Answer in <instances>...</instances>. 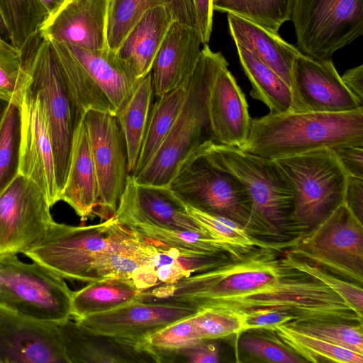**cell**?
Listing matches in <instances>:
<instances>
[{
    "instance_id": "52",
    "label": "cell",
    "mask_w": 363,
    "mask_h": 363,
    "mask_svg": "<svg viewBox=\"0 0 363 363\" xmlns=\"http://www.w3.org/2000/svg\"><path fill=\"white\" fill-rule=\"evenodd\" d=\"M9 104V102L0 99V122L4 115V113Z\"/></svg>"
},
{
    "instance_id": "34",
    "label": "cell",
    "mask_w": 363,
    "mask_h": 363,
    "mask_svg": "<svg viewBox=\"0 0 363 363\" xmlns=\"http://www.w3.org/2000/svg\"><path fill=\"white\" fill-rule=\"evenodd\" d=\"M276 340L304 361L362 363L363 354L303 333L287 324L274 327Z\"/></svg>"
},
{
    "instance_id": "12",
    "label": "cell",
    "mask_w": 363,
    "mask_h": 363,
    "mask_svg": "<svg viewBox=\"0 0 363 363\" xmlns=\"http://www.w3.org/2000/svg\"><path fill=\"white\" fill-rule=\"evenodd\" d=\"M337 277L362 286L363 225L344 203L287 250Z\"/></svg>"
},
{
    "instance_id": "7",
    "label": "cell",
    "mask_w": 363,
    "mask_h": 363,
    "mask_svg": "<svg viewBox=\"0 0 363 363\" xmlns=\"http://www.w3.org/2000/svg\"><path fill=\"white\" fill-rule=\"evenodd\" d=\"M21 49L29 74L27 87L39 95L47 114L60 196L68 174L74 132L83 118L71 98L50 42L38 32Z\"/></svg>"
},
{
    "instance_id": "13",
    "label": "cell",
    "mask_w": 363,
    "mask_h": 363,
    "mask_svg": "<svg viewBox=\"0 0 363 363\" xmlns=\"http://www.w3.org/2000/svg\"><path fill=\"white\" fill-rule=\"evenodd\" d=\"M298 49L315 59H330L363 34V0H294Z\"/></svg>"
},
{
    "instance_id": "16",
    "label": "cell",
    "mask_w": 363,
    "mask_h": 363,
    "mask_svg": "<svg viewBox=\"0 0 363 363\" xmlns=\"http://www.w3.org/2000/svg\"><path fill=\"white\" fill-rule=\"evenodd\" d=\"M18 174L40 189L51 207L59 201L53 147L47 114L38 94L26 86L19 104Z\"/></svg>"
},
{
    "instance_id": "48",
    "label": "cell",
    "mask_w": 363,
    "mask_h": 363,
    "mask_svg": "<svg viewBox=\"0 0 363 363\" xmlns=\"http://www.w3.org/2000/svg\"><path fill=\"white\" fill-rule=\"evenodd\" d=\"M197 20V28L200 32L203 45L208 44L213 26V0H193Z\"/></svg>"
},
{
    "instance_id": "27",
    "label": "cell",
    "mask_w": 363,
    "mask_h": 363,
    "mask_svg": "<svg viewBox=\"0 0 363 363\" xmlns=\"http://www.w3.org/2000/svg\"><path fill=\"white\" fill-rule=\"evenodd\" d=\"M227 20L235 43L250 51L291 88L294 65L301 51L281 38L278 32L230 13H227Z\"/></svg>"
},
{
    "instance_id": "19",
    "label": "cell",
    "mask_w": 363,
    "mask_h": 363,
    "mask_svg": "<svg viewBox=\"0 0 363 363\" xmlns=\"http://www.w3.org/2000/svg\"><path fill=\"white\" fill-rule=\"evenodd\" d=\"M68 363L57 324L0 306V363Z\"/></svg>"
},
{
    "instance_id": "4",
    "label": "cell",
    "mask_w": 363,
    "mask_h": 363,
    "mask_svg": "<svg viewBox=\"0 0 363 363\" xmlns=\"http://www.w3.org/2000/svg\"><path fill=\"white\" fill-rule=\"evenodd\" d=\"M289 268L282 277L257 289L204 301L196 308H218L234 313L269 308L292 314L295 322L342 321L362 324L363 313L328 286L306 274Z\"/></svg>"
},
{
    "instance_id": "24",
    "label": "cell",
    "mask_w": 363,
    "mask_h": 363,
    "mask_svg": "<svg viewBox=\"0 0 363 363\" xmlns=\"http://www.w3.org/2000/svg\"><path fill=\"white\" fill-rule=\"evenodd\" d=\"M201 45L196 27L172 22L151 69L156 97L186 86L199 62Z\"/></svg>"
},
{
    "instance_id": "26",
    "label": "cell",
    "mask_w": 363,
    "mask_h": 363,
    "mask_svg": "<svg viewBox=\"0 0 363 363\" xmlns=\"http://www.w3.org/2000/svg\"><path fill=\"white\" fill-rule=\"evenodd\" d=\"M59 201L67 203L83 221L99 216L98 182L83 118L74 132L68 174Z\"/></svg>"
},
{
    "instance_id": "21",
    "label": "cell",
    "mask_w": 363,
    "mask_h": 363,
    "mask_svg": "<svg viewBox=\"0 0 363 363\" xmlns=\"http://www.w3.org/2000/svg\"><path fill=\"white\" fill-rule=\"evenodd\" d=\"M135 233V250L139 269L132 281L144 291L174 284L191 274L214 267L227 259L223 254L183 252Z\"/></svg>"
},
{
    "instance_id": "30",
    "label": "cell",
    "mask_w": 363,
    "mask_h": 363,
    "mask_svg": "<svg viewBox=\"0 0 363 363\" xmlns=\"http://www.w3.org/2000/svg\"><path fill=\"white\" fill-rule=\"evenodd\" d=\"M145 298V291L131 281H91L81 289L72 291L71 315L74 320H79Z\"/></svg>"
},
{
    "instance_id": "47",
    "label": "cell",
    "mask_w": 363,
    "mask_h": 363,
    "mask_svg": "<svg viewBox=\"0 0 363 363\" xmlns=\"http://www.w3.org/2000/svg\"><path fill=\"white\" fill-rule=\"evenodd\" d=\"M343 203L362 222L363 178L347 175Z\"/></svg>"
},
{
    "instance_id": "8",
    "label": "cell",
    "mask_w": 363,
    "mask_h": 363,
    "mask_svg": "<svg viewBox=\"0 0 363 363\" xmlns=\"http://www.w3.org/2000/svg\"><path fill=\"white\" fill-rule=\"evenodd\" d=\"M274 160L295 194L291 229L313 228L343 203L347 174L331 149L320 148Z\"/></svg>"
},
{
    "instance_id": "9",
    "label": "cell",
    "mask_w": 363,
    "mask_h": 363,
    "mask_svg": "<svg viewBox=\"0 0 363 363\" xmlns=\"http://www.w3.org/2000/svg\"><path fill=\"white\" fill-rule=\"evenodd\" d=\"M121 223L114 217L102 223L73 226L56 223L25 256L71 281H98V271Z\"/></svg>"
},
{
    "instance_id": "14",
    "label": "cell",
    "mask_w": 363,
    "mask_h": 363,
    "mask_svg": "<svg viewBox=\"0 0 363 363\" xmlns=\"http://www.w3.org/2000/svg\"><path fill=\"white\" fill-rule=\"evenodd\" d=\"M40 189L21 174L0 194V255L24 253L48 231L54 220Z\"/></svg>"
},
{
    "instance_id": "32",
    "label": "cell",
    "mask_w": 363,
    "mask_h": 363,
    "mask_svg": "<svg viewBox=\"0 0 363 363\" xmlns=\"http://www.w3.org/2000/svg\"><path fill=\"white\" fill-rule=\"evenodd\" d=\"M235 46L241 66L252 84L251 96L267 105L269 113L291 111L290 86L250 51L240 45L235 44Z\"/></svg>"
},
{
    "instance_id": "33",
    "label": "cell",
    "mask_w": 363,
    "mask_h": 363,
    "mask_svg": "<svg viewBox=\"0 0 363 363\" xmlns=\"http://www.w3.org/2000/svg\"><path fill=\"white\" fill-rule=\"evenodd\" d=\"M186 87H179L152 104L142 147L133 173L138 174L152 160L164 143L184 101Z\"/></svg>"
},
{
    "instance_id": "40",
    "label": "cell",
    "mask_w": 363,
    "mask_h": 363,
    "mask_svg": "<svg viewBox=\"0 0 363 363\" xmlns=\"http://www.w3.org/2000/svg\"><path fill=\"white\" fill-rule=\"evenodd\" d=\"M289 326L335 345L363 354L362 324L342 321L291 322Z\"/></svg>"
},
{
    "instance_id": "42",
    "label": "cell",
    "mask_w": 363,
    "mask_h": 363,
    "mask_svg": "<svg viewBox=\"0 0 363 363\" xmlns=\"http://www.w3.org/2000/svg\"><path fill=\"white\" fill-rule=\"evenodd\" d=\"M191 318L203 340L223 338L242 333L240 317L221 309L200 308Z\"/></svg>"
},
{
    "instance_id": "22",
    "label": "cell",
    "mask_w": 363,
    "mask_h": 363,
    "mask_svg": "<svg viewBox=\"0 0 363 363\" xmlns=\"http://www.w3.org/2000/svg\"><path fill=\"white\" fill-rule=\"evenodd\" d=\"M57 328L68 363H160L145 343L94 333L70 319Z\"/></svg>"
},
{
    "instance_id": "51",
    "label": "cell",
    "mask_w": 363,
    "mask_h": 363,
    "mask_svg": "<svg viewBox=\"0 0 363 363\" xmlns=\"http://www.w3.org/2000/svg\"><path fill=\"white\" fill-rule=\"evenodd\" d=\"M46 9L49 18L52 16L68 0H40Z\"/></svg>"
},
{
    "instance_id": "28",
    "label": "cell",
    "mask_w": 363,
    "mask_h": 363,
    "mask_svg": "<svg viewBox=\"0 0 363 363\" xmlns=\"http://www.w3.org/2000/svg\"><path fill=\"white\" fill-rule=\"evenodd\" d=\"M174 18L163 6L146 11L128 33L118 55L141 79L151 72L156 55Z\"/></svg>"
},
{
    "instance_id": "5",
    "label": "cell",
    "mask_w": 363,
    "mask_h": 363,
    "mask_svg": "<svg viewBox=\"0 0 363 363\" xmlns=\"http://www.w3.org/2000/svg\"><path fill=\"white\" fill-rule=\"evenodd\" d=\"M204 150L213 163L234 175L246 189L256 234L279 237L291 229L295 194L274 160L215 145L211 140L204 143Z\"/></svg>"
},
{
    "instance_id": "18",
    "label": "cell",
    "mask_w": 363,
    "mask_h": 363,
    "mask_svg": "<svg viewBox=\"0 0 363 363\" xmlns=\"http://www.w3.org/2000/svg\"><path fill=\"white\" fill-rule=\"evenodd\" d=\"M291 90L294 112L340 113L363 108L345 86L331 58L301 53L294 65Z\"/></svg>"
},
{
    "instance_id": "15",
    "label": "cell",
    "mask_w": 363,
    "mask_h": 363,
    "mask_svg": "<svg viewBox=\"0 0 363 363\" xmlns=\"http://www.w3.org/2000/svg\"><path fill=\"white\" fill-rule=\"evenodd\" d=\"M95 167L99 216H114L130 175L124 136L116 116L90 110L83 116Z\"/></svg>"
},
{
    "instance_id": "41",
    "label": "cell",
    "mask_w": 363,
    "mask_h": 363,
    "mask_svg": "<svg viewBox=\"0 0 363 363\" xmlns=\"http://www.w3.org/2000/svg\"><path fill=\"white\" fill-rule=\"evenodd\" d=\"M281 256V262L287 267L306 274L320 281L345 301L363 313V290L362 286L337 277L322 267L286 250Z\"/></svg>"
},
{
    "instance_id": "1",
    "label": "cell",
    "mask_w": 363,
    "mask_h": 363,
    "mask_svg": "<svg viewBox=\"0 0 363 363\" xmlns=\"http://www.w3.org/2000/svg\"><path fill=\"white\" fill-rule=\"evenodd\" d=\"M348 144H363V108L340 113H269L252 119L241 150L276 160Z\"/></svg>"
},
{
    "instance_id": "37",
    "label": "cell",
    "mask_w": 363,
    "mask_h": 363,
    "mask_svg": "<svg viewBox=\"0 0 363 363\" xmlns=\"http://www.w3.org/2000/svg\"><path fill=\"white\" fill-rule=\"evenodd\" d=\"M186 208L204 234L240 252L246 253L257 247L284 248L285 246L259 240L229 218L211 215L188 206Z\"/></svg>"
},
{
    "instance_id": "20",
    "label": "cell",
    "mask_w": 363,
    "mask_h": 363,
    "mask_svg": "<svg viewBox=\"0 0 363 363\" xmlns=\"http://www.w3.org/2000/svg\"><path fill=\"white\" fill-rule=\"evenodd\" d=\"M114 217L126 226L146 223L203 233L189 213L186 206L169 186L140 184L130 175Z\"/></svg>"
},
{
    "instance_id": "31",
    "label": "cell",
    "mask_w": 363,
    "mask_h": 363,
    "mask_svg": "<svg viewBox=\"0 0 363 363\" xmlns=\"http://www.w3.org/2000/svg\"><path fill=\"white\" fill-rule=\"evenodd\" d=\"M154 94L151 72L143 78L133 95L116 115L128 153V167L131 175L142 147Z\"/></svg>"
},
{
    "instance_id": "45",
    "label": "cell",
    "mask_w": 363,
    "mask_h": 363,
    "mask_svg": "<svg viewBox=\"0 0 363 363\" xmlns=\"http://www.w3.org/2000/svg\"><path fill=\"white\" fill-rule=\"evenodd\" d=\"M235 314L240 318L242 332L261 329L272 330L277 325L296 321L295 317L288 312L269 308L248 310Z\"/></svg>"
},
{
    "instance_id": "50",
    "label": "cell",
    "mask_w": 363,
    "mask_h": 363,
    "mask_svg": "<svg viewBox=\"0 0 363 363\" xmlns=\"http://www.w3.org/2000/svg\"><path fill=\"white\" fill-rule=\"evenodd\" d=\"M0 37L12 43V33L11 28L0 0Z\"/></svg>"
},
{
    "instance_id": "35",
    "label": "cell",
    "mask_w": 363,
    "mask_h": 363,
    "mask_svg": "<svg viewBox=\"0 0 363 363\" xmlns=\"http://www.w3.org/2000/svg\"><path fill=\"white\" fill-rule=\"evenodd\" d=\"M127 227L145 238L183 252L209 255L226 252L233 257H239L245 254L200 232L162 228L146 223H135Z\"/></svg>"
},
{
    "instance_id": "46",
    "label": "cell",
    "mask_w": 363,
    "mask_h": 363,
    "mask_svg": "<svg viewBox=\"0 0 363 363\" xmlns=\"http://www.w3.org/2000/svg\"><path fill=\"white\" fill-rule=\"evenodd\" d=\"M347 175L363 178V144H348L331 149Z\"/></svg>"
},
{
    "instance_id": "23",
    "label": "cell",
    "mask_w": 363,
    "mask_h": 363,
    "mask_svg": "<svg viewBox=\"0 0 363 363\" xmlns=\"http://www.w3.org/2000/svg\"><path fill=\"white\" fill-rule=\"evenodd\" d=\"M109 0H68L39 30L48 40L89 50L107 45Z\"/></svg>"
},
{
    "instance_id": "29",
    "label": "cell",
    "mask_w": 363,
    "mask_h": 363,
    "mask_svg": "<svg viewBox=\"0 0 363 363\" xmlns=\"http://www.w3.org/2000/svg\"><path fill=\"white\" fill-rule=\"evenodd\" d=\"M158 6L166 7L176 21L197 28L193 0H109L108 48L117 51L144 13Z\"/></svg>"
},
{
    "instance_id": "11",
    "label": "cell",
    "mask_w": 363,
    "mask_h": 363,
    "mask_svg": "<svg viewBox=\"0 0 363 363\" xmlns=\"http://www.w3.org/2000/svg\"><path fill=\"white\" fill-rule=\"evenodd\" d=\"M71 291L65 279L16 254L0 255V306L25 317L59 324L72 317Z\"/></svg>"
},
{
    "instance_id": "17",
    "label": "cell",
    "mask_w": 363,
    "mask_h": 363,
    "mask_svg": "<svg viewBox=\"0 0 363 363\" xmlns=\"http://www.w3.org/2000/svg\"><path fill=\"white\" fill-rule=\"evenodd\" d=\"M199 309L172 300H140L113 310L75 320L87 330L139 343Z\"/></svg>"
},
{
    "instance_id": "38",
    "label": "cell",
    "mask_w": 363,
    "mask_h": 363,
    "mask_svg": "<svg viewBox=\"0 0 363 363\" xmlns=\"http://www.w3.org/2000/svg\"><path fill=\"white\" fill-rule=\"evenodd\" d=\"M21 114L9 103L0 122V194L18 174Z\"/></svg>"
},
{
    "instance_id": "10",
    "label": "cell",
    "mask_w": 363,
    "mask_h": 363,
    "mask_svg": "<svg viewBox=\"0 0 363 363\" xmlns=\"http://www.w3.org/2000/svg\"><path fill=\"white\" fill-rule=\"evenodd\" d=\"M169 186L186 206L229 218L251 235L255 232L246 189L234 175L209 159L204 143L182 163Z\"/></svg>"
},
{
    "instance_id": "36",
    "label": "cell",
    "mask_w": 363,
    "mask_h": 363,
    "mask_svg": "<svg viewBox=\"0 0 363 363\" xmlns=\"http://www.w3.org/2000/svg\"><path fill=\"white\" fill-rule=\"evenodd\" d=\"M293 3L294 0H213V8L278 32L291 20Z\"/></svg>"
},
{
    "instance_id": "39",
    "label": "cell",
    "mask_w": 363,
    "mask_h": 363,
    "mask_svg": "<svg viewBox=\"0 0 363 363\" xmlns=\"http://www.w3.org/2000/svg\"><path fill=\"white\" fill-rule=\"evenodd\" d=\"M12 33V44L23 47L49 18L40 0H1Z\"/></svg>"
},
{
    "instance_id": "25",
    "label": "cell",
    "mask_w": 363,
    "mask_h": 363,
    "mask_svg": "<svg viewBox=\"0 0 363 363\" xmlns=\"http://www.w3.org/2000/svg\"><path fill=\"white\" fill-rule=\"evenodd\" d=\"M208 110L211 142L241 149L247 140L252 118L245 94L228 67L212 84Z\"/></svg>"
},
{
    "instance_id": "49",
    "label": "cell",
    "mask_w": 363,
    "mask_h": 363,
    "mask_svg": "<svg viewBox=\"0 0 363 363\" xmlns=\"http://www.w3.org/2000/svg\"><path fill=\"white\" fill-rule=\"evenodd\" d=\"M341 79L358 103L363 106V65L347 69L341 76Z\"/></svg>"
},
{
    "instance_id": "2",
    "label": "cell",
    "mask_w": 363,
    "mask_h": 363,
    "mask_svg": "<svg viewBox=\"0 0 363 363\" xmlns=\"http://www.w3.org/2000/svg\"><path fill=\"white\" fill-rule=\"evenodd\" d=\"M195 70L186 86L182 107L152 160L131 176L140 184L169 186L186 159L206 141H211L208 102L212 84L228 62L220 52L203 45Z\"/></svg>"
},
{
    "instance_id": "3",
    "label": "cell",
    "mask_w": 363,
    "mask_h": 363,
    "mask_svg": "<svg viewBox=\"0 0 363 363\" xmlns=\"http://www.w3.org/2000/svg\"><path fill=\"white\" fill-rule=\"evenodd\" d=\"M49 42L81 118L90 110L116 116L142 79L117 51L108 48L89 50Z\"/></svg>"
},
{
    "instance_id": "43",
    "label": "cell",
    "mask_w": 363,
    "mask_h": 363,
    "mask_svg": "<svg viewBox=\"0 0 363 363\" xmlns=\"http://www.w3.org/2000/svg\"><path fill=\"white\" fill-rule=\"evenodd\" d=\"M202 341L189 317L161 329L150 336L145 343L155 351H172L189 347Z\"/></svg>"
},
{
    "instance_id": "44",
    "label": "cell",
    "mask_w": 363,
    "mask_h": 363,
    "mask_svg": "<svg viewBox=\"0 0 363 363\" xmlns=\"http://www.w3.org/2000/svg\"><path fill=\"white\" fill-rule=\"evenodd\" d=\"M240 347L249 354L265 362L277 363L304 362L277 340L245 336L241 339Z\"/></svg>"
},
{
    "instance_id": "6",
    "label": "cell",
    "mask_w": 363,
    "mask_h": 363,
    "mask_svg": "<svg viewBox=\"0 0 363 363\" xmlns=\"http://www.w3.org/2000/svg\"><path fill=\"white\" fill-rule=\"evenodd\" d=\"M281 249L257 247L226 259L209 269L147 291V299L180 301L196 308L204 301L257 289L289 270L281 262Z\"/></svg>"
}]
</instances>
